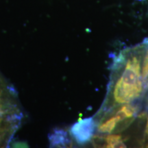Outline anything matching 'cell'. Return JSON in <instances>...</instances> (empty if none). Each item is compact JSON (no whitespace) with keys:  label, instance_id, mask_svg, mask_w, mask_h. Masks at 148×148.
<instances>
[{"label":"cell","instance_id":"5","mask_svg":"<svg viewBox=\"0 0 148 148\" xmlns=\"http://www.w3.org/2000/svg\"><path fill=\"white\" fill-rule=\"evenodd\" d=\"M107 143L108 146L107 147H125L126 145L122 140L121 136L117 134H110L106 136Z\"/></svg>","mask_w":148,"mask_h":148},{"label":"cell","instance_id":"3","mask_svg":"<svg viewBox=\"0 0 148 148\" xmlns=\"http://www.w3.org/2000/svg\"><path fill=\"white\" fill-rule=\"evenodd\" d=\"M51 147H71V140L68 137L67 133L62 129H56L49 136Z\"/></svg>","mask_w":148,"mask_h":148},{"label":"cell","instance_id":"7","mask_svg":"<svg viewBox=\"0 0 148 148\" xmlns=\"http://www.w3.org/2000/svg\"><path fill=\"white\" fill-rule=\"evenodd\" d=\"M142 81L144 88H148V51L143 62L142 70Z\"/></svg>","mask_w":148,"mask_h":148},{"label":"cell","instance_id":"4","mask_svg":"<svg viewBox=\"0 0 148 148\" xmlns=\"http://www.w3.org/2000/svg\"><path fill=\"white\" fill-rule=\"evenodd\" d=\"M118 122H119V119L114 115L98 125L97 131L101 134H109L114 130Z\"/></svg>","mask_w":148,"mask_h":148},{"label":"cell","instance_id":"6","mask_svg":"<svg viewBox=\"0 0 148 148\" xmlns=\"http://www.w3.org/2000/svg\"><path fill=\"white\" fill-rule=\"evenodd\" d=\"M91 142L95 147H107V137L100 134H95L92 136Z\"/></svg>","mask_w":148,"mask_h":148},{"label":"cell","instance_id":"9","mask_svg":"<svg viewBox=\"0 0 148 148\" xmlns=\"http://www.w3.org/2000/svg\"><path fill=\"white\" fill-rule=\"evenodd\" d=\"M146 1H148V0H146Z\"/></svg>","mask_w":148,"mask_h":148},{"label":"cell","instance_id":"1","mask_svg":"<svg viewBox=\"0 0 148 148\" xmlns=\"http://www.w3.org/2000/svg\"><path fill=\"white\" fill-rule=\"evenodd\" d=\"M143 81L140 73V60L133 56L127 61L125 69L113 90V98L116 104L129 103L137 98L143 90Z\"/></svg>","mask_w":148,"mask_h":148},{"label":"cell","instance_id":"2","mask_svg":"<svg viewBox=\"0 0 148 148\" xmlns=\"http://www.w3.org/2000/svg\"><path fill=\"white\" fill-rule=\"evenodd\" d=\"M96 127L93 117L79 119L71 127L70 134L79 145H84L91 140Z\"/></svg>","mask_w":148,"mask_h":148},{"label":"cell","instance_id":"8","mask_svg":"<svg viewBox=\"0 0 148 148\" xmlns=\"http://www.w3.org/2000/svg\"><path fill=\"white\" fill-rule=\"evenodd\" d=\"M145 133H146V135H147V138H148V120H147V126H146V131H145Z\"/></svg>","mask_w":148,"mask_h":148}]
</instances>
